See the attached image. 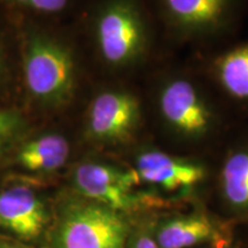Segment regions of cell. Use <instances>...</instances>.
Here are the masks:
<instances>
[{
    "label": "cell",
    "mask_w": 248,
    "mask_h": 248,
    "mask_svg": "<svg viewBox=\"0 0 248 248\" xmlns=\"http://www.w3.org/2000/svg\"><path fill=\"white\" fill-rule=\"evenodd\" d=\"M69 154L67 138L60 133L49 132L23 141L15 152L14 162L28 172L49 173L62 168Z\"/></svg>",
    "instance_id": "cell-10"
},
{
    "label": "cell",
    "mask_w": 248,
    "mask_h": 248,
    "mask_svg": "<svg viewBox=\"0 0 248 248\" xmlns=\"http://www.w3.org/2000/svg\"><path fill=\"white\" fill-rule=\"evenodd\" d=\"M13 7L38 14H57L68 7L70 0H0Z\"/></svg>",
    "instance_id": "cell-15"
},
{
    "label": "cell",
    "mask_w": 248,
    "mask_h": 248,
    "mask_svg": "<svg viewBox=\"0 0 248 248\" xmlns=\"http://www.w3.org/2000/svg\"><path fill=\"white\" fill-rule=\"evenodd\" d=\"M133 248H159L156 243L152 239L150 235L141 234L136 239Z\"/></svg>",
    "instance_id": "cell-16"
},
{
    "label": "cell",
    "mask_w": 248,
    "mask_h": 248,
    "mask_svg": "<svg viewBox=\"0 0 248 248\" xmlns=\"http://www.w3.org/2000/svg\"><path fill=\"white\" fill-rule=\"evenodd\" d=\"M223 197L234 212L248 214V144L226 157L221 172Z\"/></svg>",
    "instance_id": "cell-12"
},
{
    "label": "cell",
    "mask_w": 248,
    "mask_h": 248,
    "mask_svg": "<svg viewBox=\"0 0 248 248\" xmlns=\"http://www.w3.org/2000/svg\"><path fill=\"white\" fill-rule=\"evenodd\" d=\"M5 75V62H4V57H2L1 48H0V84H1L2 79H4Z\"/></svg>",
    "instance_id": "cell-17"
},
{
    "label": "cell",
    "mask_w": 248,
    "mask_h": 248,
    "mask_svg": "<svg viewBox=\"0 0 248 248\" xmlns=\"http://www.w3.org/2000/svg\"><path fill=\"white\" fill-rule=\"evenodd\" d=\"M73 182L85 199L122 213L138 203L135 187L140 178L136 170H122L100 162H83L76 167Z\"/></svg>",
    "instance_id": "cell-4"
},
{
    "label": "cell",
    "mask_w": 248,
    "mask_h": 248,
    "mask_svg": "<svg viewBox=\"0 0 248 248\" xmlns=\"http://www.w3.org/2000/svg\"><path fill=\"white\" fill-rule=\"evenodd\" d=\"M23 77L30 97L46 107H60L70 100L76 67L67 46L53 37L32 32L23 45Z\"/></svg>",
    "instance_id": "cell-1"
},
{
    "label": "cell",
    "mask_w": 248,
    "mask_h": 248,
    "mask_svg": "<svg viewBox=\"0 0 248 248\" xmlns=\"http://www.w3.org/2000/svg\"><path fill=\"white\" fill-rule=\"evenodd\" d=\"M49 219L42 197L29 185L11 184L0 190V228L24 240L38 238Z\"/></svg>",
    "instance_id": "cell-7"
},
{
    "label": "cell",
    "mask_w": 248,
    "mask_h": 248,
    "mask_svg": "<svg viewBox=\"0 0 248 248\" xmlns=\"http://www.w3.org/2000/svg\"><path fill=\"white\" fill-rule=\"evenodd\" d=\"M136 172L140 181L167 191L191 187L202 181L206 175L199 164L176 159L160 151H147L139 155L136 161Z\"/></svg>",
    "instance_id": "cell-8"
},
{
    "label": "cell",
    "mask_w": 248,
    "mask_h": 248,
    "mask_svg": "<svg viewBox=\"0 0 248 248\" xmlns=\"http://www.w3.org/2000/svg\"><path fill=\"white\" fill-rule=\"evenodd\" d=\"M128 234L122 213L84 198L64 204L53 243L54 248H126Z\"/></svg>",
    "instance_id": "cell-2"
},
{
    "label": "cell",
    "mask_w": 248,
    "mask_h": 248,
    "mask_svg": "<svg viewBox=\"0 0 248 248\" xmlns=\"http://www.w3.org/2000/svg\"><path fill=\"white\" fill-rule=\"evenodd\" d=\"M95 38L102 59L115 67L137 60L145 46V27L133 0H108L99 9Z\"/></svg>",
    "instance_id": "cell-3"
},
{
    "label": "cell",
    "mask_w": 248,
    "mask_h": 248,
    "mask_svg": "<svg viewBox=\"0 0 248 248\" xmlns=\"http://www.w3.org/2000/svg\"><path fill=\"white\" fill-rule=\"evenodd\" d=\"M27 130V121L20 111L0 109V156L18 144Z\"/></svg>",
    "instance_id": "cell-14"
},
{
    "label": "cell",
    "mask_w": 248,
    "mask_h": 248,
    "mask_svg": "<svg viewBox=\"0 0 248 248\" xmlns=\"http://www.w3.org/2000/svg\"><path fill=\"white\" fill-rule=\"evenodd\" d=\"M159 105L167 124L186 138L203 137L212 128V110L188 80L176 78L167 83L161 90Z\"/></svg>",
    "instance_id": "cell-6"
},
{
    "label": "cell",
    "mask_w": 248,
    "mask_h": 248,
    "mask_svg": "<svg viewBox=\"0 0 248 248\" xmlns=\"http://www.w3.org/2000/svg\"><path fill=\"white\" fill-rule=\"evenodd\" d=\"M215 226L207 217L191 215L170 219L157 233L160 248H188L203 241L215 239Z\"/></svg>",
    "instance_id": "cell-11"
},
{
    "label": "cell",
    "mask_w": 248,
    "mask_h": 248,
    "mask_svg": "<svg viewBox=\"0 0 248 248\" xmlns=\"http://www.w3.org/2000/svg\"><path fill=\"white\" fill-rule=\"evenodd\" d=\"M167 15L176 26L190 31L222 27L233 11L234 0H162Z\"/></svg>",
    "instance_id": "cell-9"
},
{
    "label": "cell",
    "mask_w": 248,
    "mask_h": 248,
    "mask_svg": "<svg viewBox=\"0 0 248 248\" xmlns=\"http://www.w3.org/2000/svg\"><path fill=\"white\" fill-rule=\"evenodd\" d=\"M140 121V105L125 91H105L93 99L86 119V130L92 139L101 142L126 140Z\"/></svg>",
    "instance_id": "cell-5"
},
{
    "label": "cell",
    "mask_w": 248,
    "mask_h": 248,
    "mask_svg": "<svg viewBox=\"0 0 248 248\" xmlns=\"http://www.w3.org/2000/svg\"><path fill=\"white\" fill-rule=\"evenodd\" d=\"M0 248H24V247H20V246H17V245L0 243Z\"/></svg>",
    "instance_id": "cell-18"
},
{
    "label": "cell",
    "mask_w": 248,
    "mask_h": 248,
    "mask_svg": "<svg viewBox=\"0 0 248 248\" xmlns=\"http://www.w3.org/2000/svg\"><path fill=\"white\" fill-rule=\"evenodd\" d=\"M216 73L230 97L248 102V42L222 55L216 62Z\"/></svg>",
    "instance_id": "cell-13"
}]
</instances>
